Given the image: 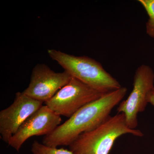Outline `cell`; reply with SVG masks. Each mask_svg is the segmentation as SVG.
<instances>
[{"mask_svg": "<svg viewBox=\"0 0 154 154\" xmlns=\"http://www.w3.org/2000/svg\"><path fill=\"white\" fill-rule=\"evenodd\" d=\"M106 94L72 77L68 84L45 104L57 115L69 118L83 106Z\"/></svg>", "mask_w": 154, "mask_h": 154, "instance_id": "cell-4", "label": "cell"}, {"mask_svg": "<svg viewBox=\"0 0 154 154\" xmlns=\"http://www.w3.org/2000/svg\"><path fill=\"white\" fill-rule=\"evenodd\" d=\"M61 122L60 116L46 105H42L22 123L8 144L19 152L28 139L51 134L60 125Z\"/></svg>", "mask_w": 154, "mask_h": 154, "instance_id": "cell-7", "label": "cell"}, {"mask_svg": "<svg viewBox=\"0 0 154 154\" xmlns=\"http://www.w3.org/2000/svg\"><path fill=\"white\" fill-rule=\"evenodd\" d=\"M31 151L32 154H73L70 150L48 146L36 140L32 144Z\"/></svg>", "mask_w": 154, "mask_h": 154, "instance_id": "cell-10", "label": "cell"}, {"mask_svg": "<svg viewBox=\"0 0 154 154\" xmlns=\"http://www.w3.org/2000/svg\"><path fill=\"white\" fill-rule=\"evenodd\" d=\"M125 134L143 136L140 130L130 128L124 114L118 113L95 129L80 135L69 146V149L73 154H109L116 140Z\"/></svg>", "mask_w": 154, "mask_h": 154, "instance_id": "cell-2", "label": "cell"}, {"mask_svg": "<svg viewBox=\"0 0 154 154\" xmlns=\"http://www.w3.org/2000/svg\"><path fill=\"white\" fill-rule=\"evenodd\" d=\"M48 54L72 77L102 93H110L121 88L120 83L99 62L86 56H75L55 49Z\"/></svg>", "mask_w": 154, "mask_h": 154, "instance_id": "cell-3", "label": "cell"}, {"mask_svg": "<svg viewBox=\"0 0 154 154\" xmlns=\"http://www.w3.org/2000/svg\"><path fill=\"white\" fill-rule=\"evenodd\" d=\"M43 102L30 98L22 92H17L13 103L0 111V134L2 140L8 143L20 126Z\"/></svg>", "mask_w": 154, "mask_h": 154, "instance_id": "cell-8", "label": "cell"}, {"mask_svg": "<svg viewBox=\"0 0 154 154\" xmlns=\"http://www.w3.org/2000/svg\"><path fill=\"white\" fill-rule=\"evenodd\" d=\"M72 78L66 71L56 72L45 64H37L32 70L30 83L23 93L45 103L68 84Z\"/></svg>", "mask_w": 154, "mask_h": 154, "instance_id": "cell-6", "label": "cell"}, {"mask_svg": "<svg viewBox=\"0 0 154 154\" xmlns=\"http://www.w3.org/2000/svg\"><path fill=\"white\" fill-rule=\"evenodd\" d=\"M127 92V89L122 87L83 106L51 134L44 136L42 143L54 148L69 146L80 135L95 129L110 117Z\"/></svg>", "mask_w": 154, "mask_h": 154, "instance_id": "cell-1", "label": "cell"}, {"mask_svg": "<svg viewBox=\"0 0 154 154\" xmlns=\"http://www.w3.org/2000/svg\"><path fill=\"white\" fill-rule=\"evenodd\" d=\"M139 2L143 7L149 16L146 23V33L154 38V0H139Z\"/></svg>", "mask_w": 154, "mask_h": 154, "instance_id": "cell-9", "label": "cell"}, {"mask_svg": "<svg viewBox=\"0 0 154 154\" xmlns=\"http://www.w3.org/2000/svg\"><path fill=\"white\" fill-rule=\"evenodd\" d=\"M147 102L150 103L154 107V88L149 91L147 96Z\"/></svg>", "mask_w": 154, "mask_h": 154, "instance_id": "cell-11", "label": "cell"}, {"mask_svg": "<svg viewBox=\"0 0 154 154\" xmlns=\"http://www.w3.org/2000/svg\"><path fill=\"white\" fill-rule=\"evenodd\" d=\"M154 72L151 67L142 65L136 70L133 88L127 99L119 103L118 113H123L128 126L136 129L138 125L137 115L143 112L147 105V96L154 88Z\"/></svg>", "mask_w": 154, "mask_h": 154, "instance_id": "cell-5", "label": "cell"}]
</instances>
